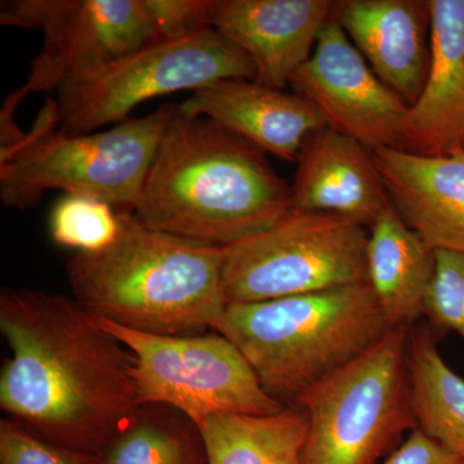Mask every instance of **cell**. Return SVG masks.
<instances>
[{
	"instance_id": "23",
	"label": "cell",
	"mask_w": 464,
	"mask_h": 464,
	"mask_svg": "<svg viewBox=\"0 0 464 464\" xmlns=\"http://www.w3.org/2000/svg\"><path fill=\"white\" fill-rule=\"evenodd\" d=\"M424 316L433 326L464 338V255L436 250V273Z\"/></svg>"
},
{
	"instance_id": "9",
	"label": "cell",
	"mask_w": 464,
	"mask_h": 464,
	"mask_svg": "<svg viewBox=\"0 0 464 464\" xmlns=\"http://www.w3.org/2000/svg\"><path fill=\"white\" fill-rule=\"evenodd\" d=\"M369 230L326 212L293 209L226 248L228 304H256L366 282Z\"/></svg>"
},
{
	"instance_id": "4",
	"label": "cell",
	"mask_w": 464,
	"mask_h": 464,
	"mask_svg": "<svg viewBox=\"0 0 464 464\" xmlns=\"http://www.w3.org/2000/svg\"><path fill=\"white\" fill-rule=\"evenodd\" d=\"M391 331L368 282L228 304L215 332L248 360L271 398L293 406Z\"/></svg>"
},
{
	"instance_id": "11",
	"label": "cell",
	"mask_w": 464,
	"mask_h": 464,
	"mask_svg": "<svg viewBox=\"0 0 464 464\" xmlns=\"http://www.w3.org/2000/svg\"><path fill=\"white\" fill-rule=\"evenodd\" d=\"M289 87L316 109L329 130L372 151L404 149L411 106L375 75L332 17Z\"/></svg>"
},
{
	"instance_id": "15",
	"label": "cell",
	"mask_w": 464,
	"mask_h": 464,
	"mask_svg": "<svg viewBox=\"0 0 464 464\" xmlns=\"http://www.w3.org/2000/svg\"><path fill=\"white\" fill-rule=\"evenodd\" d=\"M179 110L209 119L288 163L297 161L311 133L325 127L316 109L298 94L249 79H225L199 88Z\"/></svg>"
},
{
	"instance_id": "22",
	"label": "cell",
	"mask_w": 464,
	"mask_h": 464,
	"mask_svg": "<svg viewBox=\"0 0 464 464\" xmlns=\"http://www.w3.org/2000/svg\"><path fill=\"white\" fill-rule=\"evenodd\" d=\"M121 219L105 201L66 194L51 213L52 239L78 253H96L108 248L118 237Z\"/></svg>"
},
{
	"instance_id": "25",
	"label": "cell",
	"mask_w": 464,
	"mask_h": 464,
	"mask_svg": "<svg viewBox=\"0 0 464 464\" xmlns=\"http://www.w3.org/2000/svg\"><path fill=\"white\" fill-rule=\"evenodd\" d=\"M160 41L213 29L216 0H145Z\"/></svg>"
},
{
	"instance_id": "20",
	"label": "cell",
	"mask_w": 464,
	"mask_h": 464,
	"mask_svg": "<svg viewBox=\"0 0 464 464\" xmlns=\"http://www.w3.org/2000/svg\"><path fill=\"white\" fill-rule=\"evenodd\" d=\"M418 427L464 460V380L442 359L429 326H413L406 347Z\"/></svg>"
},
{
	"instance_id": "13",
	"label": "cell",
	"mask_w": 464,
	"mask_h": 464,
	"mask_svg": "<svg viewBox=\"0 0 464 464\" xmlns=\"http://www.w3.org/2000/svg\"><path fill=\"white\" fill-rule=\"evenodd\" d=\"M333 20L375 75L411 106L420 99L431 61V18L420 0L334 2Z\"/></svg>"
},
{
	"instance_id": "16",
	"label": "cell",
	"mask_w": 464,
	"mask_h": 464,
	"mask_svg": "<svg viewBox=\"0 0 464 464\" xmlns=\"http://www.w3.org/2000/svg\"><path fill=\"white\" fill-rule=\"evenodd\" d=\"M392 206L431 248L464 255V151L426 157L374 151Z\"/></svg>"
},
{
	"instance_id": "5",
	"label": "cell",
	"mask_w": 464,
	"mask_h": 464,
	"mask_svg": "<svg viewBox=\"0 0 464 464\" xmlns=\"http://www.w3.org/2000/svg\"><path fill=\"white\" fill-rule=\"evenodd\" d=\"M176 105L105 130L69 136L56 130L53 100H47L25 140L0 152V200L26 209L45 192L63 190L105 201L116 212L133 213L159 141Z\"/></svg>"
},
{
	"instance_id": "26",
	"label": "cell",
	"mask_w": 464,
	"mask_h": 464,
	"mask_svg": "<svg viewBox=\"0 0 464 464\" xmlns=\"http://www.w3.org/2000/svg\"><path fill=\"white\" fill-rule=\"evenodd\" d=\"M382 464H464V460L417 427Z\"/></svg>"
},
{
	"instance_id": "7",
	"label": "cell",
	"mask_w": 464,
	"mask_h": 464,
	"mask_svg": "<svg viewBox=\"0 0 464 464\" xmlns=\"http://www.w3.org/2000/svg\"><path fill=\"white\" fill-rule=\"evenodd\" d=\"M0 23L38 29L44 35L29 79L3 105L0 151L25 139L14 115L27 94L51 93L83 81L132 52L160 42L145 0H11L2 3Z\"/></svg>"
},
{
	"instance_id": "1",
	"label": "cell",
	"mask_w": 464,
	"mask_h": 464,
	"mask_svg": "<svg viewBox=\"0 0 464 464\" xmlns=\"http://www.w3.org/2000/svg\"><path fill=\"white\" fill-rule=\"evenodd\" d=\"M0 332V406L41 438L96 456L141 408L133 353L75 298L3 289Z\"/></svg>"
},
{
	"instance_id": "6",
	"label": "cell",
	"mask_w": 464,
	"mask_h": 464,
	"mask_svg": "<svg viewBox=\"0 0 464 464\" xmlns=\"http://www.w3.org/2000/svg\"><path fill=\"white\" fill-rule=\"evenodd\" d=\"M409 331L391 329L293 405L307 417L298 464H378L417 429L406 362Z\"/></svg>"
},
{
	"instance_id": "12",
	"label": "cell",
	"mask_w": 464,
	"mask_h": 464,
	"mask_svg": "<svg viewBox=\"0 0 464 464\" xmlns=\"http://www.w3.org/2000/svg\"><path fill=\"white\" fill-rule=\"evenodd\" d=\"M329 0H216L213 29L255 66V82L285 90L331 20Z\"/></svg>"
},
{
	"instance_id": "3",
	"label": "cell",
	"mask_w": 464,
	"mask_h": 464,
	"mask_svg": "<svg viewBox=\"0 0 464 464\" xmlns=\"http://www.w3.org/2000/svg\"><path fill=\"white\" fill-rule=\"evenodd\" d=\"M108 248L67 261L72 295L93 317L130 331L185 337L215 332L228 306L224 246L185 239L119 213Z\"/></svg>"
},
{
	"instance_id": "27",
	"label": "cell",
	"mask_w": 464,
	"mask_h": 464,
	"mask_svg": "<svg viewBox=\"0 0 464 464\" xmlns=\"http://www.w3.org/2000/svg\"><path fill=\"white\" fill-rule=\"evenodd\" d=\"M463 151H464V143H463Z\"/></svg>"
},
{
	"instance_id": "24",
	"label": "cell",
	"mask_w": 464,
	"mask_h": 464,
	"mask_svg": "<svg viewBox=\"0 0 464 464\" xmlns=\"http://www.w3.org/2000/svg\"><path fill=\"white\" fill-rule=\"evenodd\" d=\"M94 456L53 444L17 420L0 422V464H93Z\"/></svg>"
},
{
	"instance_id": "14",
	"label": "cell",
	"mask_w": 464,
	"mask_h": 464,
	"mask_svg": "<svg viewBox=\"0 0 464 464\" xmlns=\"http://www.w3.org/2000/svg\"><path fill=\"white\" fill-rule=\"evenodd\" d=\"M295 163L293 209L343 216L369 230L391 204L374 151L329 128L307 137Z\"/></svg>"
},
{
	"instance_id": "21",
	"label": "cell",
	"mask_w": 464,
	"mask_h": 464,
	"mask_svg": "<svg viewBox=\"0 0 464 464\" xmlns=\"http://www.w3.org/2000/svg\"><path fill=\"white\" fill-rule=\"evenodd\" d=\"M93 464H208L199 427L176 409L141 406Z\"/></svg>"
},
{
	"instance_id": "19",
	"label": "cell",
	"mask_w": 464,
	"mask_h": 464,
	"mask_svg": "<svg viewBox=\"0 0 464 464\" xmlns=\"http://www.w3.org/2000/svg\"><path fill=\"white\" fill-rule=\"evenodd\" d=\"M306 431L298 406L273 415L216 414L200 427L208 464H298Z\"/></svg>"
},
{
	"instance_id": "18",
	"label": "cell",
	"mask_w": 464,
	"mask_h": 464,
	"mask_svg": "<svg viewBox=\"0 0 464 464\" xmlns=\"http://www.w3.org/2000/svg\"><path fill=\"white\" fill-rule=\"evenodd\" d=\"M436 273V250L405 224L392 203L369 228L366 282L391 329L424 316Z\"/></svg>"
},
{
	"instance_id": "2",
	"label": "cell",
	"mask_w": 464,
	"mask_h": 464,
	"mask_svg": "<svg viewBox=\"0 0 464 464\" xmlns=\"http://www.w3.org/2000/svg\"><path fill=\"white\" fill-rule=\"evenodd\" d=\"M267 155L177 106L133 215L154 230L210 246L249 239L293 210L292 186Z\"/></svg>"
},
{
	"instance_id": "8",
	"label": "cell",
	"mask_w": 464,
	"mask_h": 464,
	"mask_svg": "<svg viewBox=\"0 0 464 464\" xmlns=\"http://www.w3.org/2000/svg\"><path fill=\"white\" fill-rule=\"evenodd\" d=\"M94 319L133 353L140 406H169L199 430L212 415H273L286 408L266 392L239 348L219 333L168 337Z\"/></svg>"
},
{
	"instance_id": "17",
	"label": "cell",
	"mask_w": 464,
	"mask_h": 464,
	"mask_svg": "<svg viewBox=\"0 0 464 464\" xmlns=\"http://www.w3.org/2000/svg\"><path fill=\"white\" fill-rule=\"evenodd\" d=\"M431 61L420 99L409 109L404 151L442 157L463 151L464 0H427Z\"/></svg>"
},
{
	"instance_id": "10",
	"label": "cell",
	"mask_w": 464,
	"mask_h": 464,
	"mask_svg": "<svg viewBox=\"0 0 464 464\" xmlns=\"http://www.w3.org/2000/svg\"><path fill=\"white\" fill-rule=\"evenodd\" d=\"M248 56L216 29L154 42L97 74L58 88V130L79 136L127 121L140 103L225 79L255 81Z\"/></svg>"
}]
</instances>
